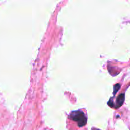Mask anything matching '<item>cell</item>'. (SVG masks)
Returning a JSON list of instances; mask_svg holds the SVG:
<instances>
[{
	"mask_svg": "<svg viewBox=\"0 0 130 130\" xmlns=\"http://www.w3.org/2000/svg\"><path fill=\"white\" fill-rule=\"evenodd\" d=\"M87 113L85 109L72 111L67 118V127L74 126L79 128L85 126L87 123Z\"/></svg>",
	"mask_w": 130,
	"mask_h": 130,
	"instance_id": "1",
	"label": "cell"
},
{
	"mask_svg": "<svg viewBox=\"0 0 130 130\" xmlns=\"http://www.w3.org/2000/svg\"><path fill=\"white\" fill-rule=\"evenodd\" d=\"M93 130H99V129H93Z\"/></svg>",
	"mask_w": 130,
	"mask_h": 130,
	"instance_id": "2",
	"label": "cell"
}]
</instances>
